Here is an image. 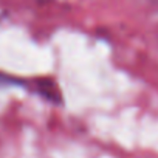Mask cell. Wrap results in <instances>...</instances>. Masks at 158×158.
I'll list each match as a JSON object with an SVG mask.
<instances>
[{
	"instance_id": "obj_1",
	"label": "cell",
	"mask_w": 158,
	"mask_h": 158,
	"mask_svg": "<svg viewBox=\"0 0 158 158\" xmlns=\"http://www.w3.org/2000/svg\"><path fill=\"white\" fill-rule=\"evenodd\" d=\"M36 90L50 101H59V98H60L56 85L53 84V81H50V79H40V81H37Z\"/></svg>"
}]
</instances>
